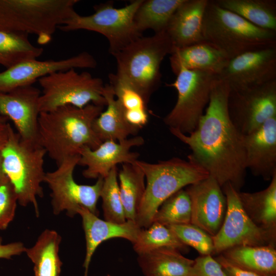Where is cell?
Masks as SVG:
<instances>
[{"label":"cell","instance_id":"cell-29","mask_svg":"<svg viewBox=\"0 0 276 276\" xmlns=\"http://www.w3.org/2000/svg\"><path fill=\"white\" fill-rule=\"evenodd\" d=\"M110 85L121 107L126 120L140 130L148 121L147 103L134 87L114 74L108 76Z\"/></svg>","mask_w":276,"mask_h":276},{"label":"cell","instance_id":"cell-4","mask_svg":"<svg viewBox=\"0 0 276 276\" xmlns=\"http://www.w3.org/2000/svg\"><path fill=\"white\" fill-rule=\"evenodd\" d=\"M204 40L230 60L244 53L276 47V32L260 28L208 0L202 25Z\"/></svg>","mask_w":276,"mask_h":276},{"label":"cell","instance_id":"cell-43","mask_svg":"<svg viewBox=\"0 0 276 276\" xmlns=\"http://www.w3.org/2000/svg\"><path fill=\"white\" fill-rule=\"evenodd\" d=\"M7 119V118L0 115V125L6 124Z\"/></svg>","mask_w":276,"mask_h":276},{"label":"cell","instance_id":"cell-8","mask_svg":"<svg viewBox=\"0 0 276 276\" xmlns=\"http://www.w3.org/2000/svg\"><path fill=\"white\" fill-rule=\"evenodd\" d=\"M143 0H135L122 8H116L113 3H101L94 7V13L82 16L76 13L58 29L63 32L85 30L104 36L113 55L135 39L143 36L134 22L135 13Z\"/></svg>","mask_w":276,"mask_h":276},{"label":"cell","instance_id":"cell-32","mask_svg":"<svg viewBox=\"0 0 276 276\" xmlns=\"http://www.w3.org/2000/svg\"><path fill=\"white\" fill-rule=\"evenodd\" d=\"M43 52L33 44L29 35L0 31V65L6 68L20 62L37 59Z\"/></svg>","mask_w":276,"mask_h":276},{"label":"cell","instance_id":"cell-37","mask_svg":"<svg viewBox=\"0 0 276 276\" xmlns=\"http://www.w3.org/2000/svg\"><path fill=\"white\" fill-rule=\"evenodd\" d=\"M17 194L9 178L4 174L0 175V229L7 228L15 214Z\"/></svg>","mask_w":276,"mask_h":276},{"label":"cell","instance_id":"cell-23","mask_svg":"<svg viewBox=\"0 0 276 276\" xmlns=\"http://www.w3.org/2000/svg\"><path fill=\"white\" fill-rule=\"evenodd\" d=\"M102 94L106 100L107 108L95 119L93 125L98 138L102 142H119L126 140L130 135H135L139 129L131 126L126 120L110 85H104Z\"/></svg>","mask_w":276,"mask_h":276},{"label":"cell","instance_id":"cell-34","mask_svg":"<svg viewBox=\"0 0 276 276\" xmlns=\"http://www.w3.org/2000/svg\"><path fill=\"white\" fill-rule=\"evenodd\" d=\"M191 202L186 190L181 189L163 202L155 214L152 223L168 226L191 223Z\"/></svg>","mask_w":276,"mask_h":276},{"label":"cell","instance_id":"cell-16","mask_svg":"<svg viewBox=\"0 0 276 276\" xmlns=\"http://www.w3.org/2000/svg\"><path fill=\"white\" fill-rule=\"evenodd\" d=\"M191 202V223L215 236L220 228L226 211L222 188L211 176L187 186Z\"/></svg>","mask_w":276,"mask_h":276},{"label":"cell","instance_id":"cell-14","mask_svg":"<svg viewBox=\"0 0 276 276\" xmlns=\"http://www.w3.org/2000/svg\"><path fill=\"white\" fill-rule=\"evenodd\" d=\"M217 77L235 89L276 80V47L249 51L230 59Z\"/></svg>","mask_w":276,"mask_h":276},{"label":"cell","instance_id":"cell-10","mask_svg":"<svg viewBox=\"0 0 276 276\" xmlns=\"http://www.w3.org/2000/svg\"><path fill=\"white\" fill-rule=\"evenodd\" d=\"M174 82L169 84L177 92V100L164 122L169 129L188 134L197 127L208 104L212 83L217 77L212 74L181 69Z\"/></svg>","mask_w":276,"mask_h":276},{"label":"cell","instance_id":"cell-38","mask_svg":"<svg viewBox=\"0 0 276 276\" xmlns=\"http://www.w3.org/2000/svg\"><path fill=\"white\" fill-rule=\"evenodd\" d=\"M194 260V276H227L219 263L211 255H200Z\"/></svg>","mask_w":276,"mask_h":276},{"label":"cell","instance_id":"cell-26","mask_svg":"<svg viewBox=\"0 0 276 276\" xmlns=\"http://www.w3.org/2000/svg\"><path fill=\"white\" fill-rule=\"evenodd\" d=\"M220 254L242 269L262 276H276L275 246H239Z\"/></svg>","mask_w":276,"mask_h":276},{"label":"cell","instance_id":"cell-7","mask_svg":"<svg viewBox=\"0 0 276 276\" xmlns=\"http://www.w3.org/2000/svg\"><path fill=\"white\" fill-rule=\"evenodd\" d=\"M47 152L38 143L22 140L11 126L7 143L1 149L2 169L9 178L21 206L32 204L39 215L37 198L43 196L44 156Z\"/></svg>","mask_w":276,"mask_h":276},{"label":"cell","instance_id":"cell-25","mask_svg":"<svg viewBox=\"0 0 276 276\" xmlns=\"http://www.w3.org/2000/svg\"><path fill=\"white\" fill-rule=\"evenodd\" d=\"M264 190L254 193L238 192L241 204L259 227L276 237V174Z\"/></svg>","mask_w":276,"mask_h":276},{"label":"cell","instance_id":"cell-5","mask_svg":"<svg viewBox=\"0 0 276 276\" xmlns=\"http://www.w3.org/2000/svg\"><path fill=\"white\" fill-rule=\"evenodd\" d=\"M137 165L146 179L145 190L135 222L142 228L149 227L155 214L167 199L185 187L209 176L208 172L197 164L174 157L151 164L137 160Z\"/></svg>","mask_w":276,"mask_h":276},{"label":"cell","instance_id":"cell-9","mask_svg":"<svg viewBox=\"0 0 276 276\" xmlns=\"http://www.w3.org/2000/svg\"><path fill=\"white\" fill-rule=\"evenodd\" d=\"M42 88L39 100L40 112L72 105L82 108L93 103L104 106L102 93L104 85L101 78L90 73H79L74 68L53 73L38 80Z\"/></svg>","mask_w":276,"mask_h":276},{"label":"cell","instance_id":"cell-18","mask_svg":"<svg viewBox=\"0 0 276 276\" xmlns=\"http://www.w3.org/2000/svg\"><path fill=\"white\" fill-rule=\"evenodd\" d=\"M144 142L142 136H136L119 142L106 141L95 149L82 148L78 165L86 167L82 172L83 176L89 179L105 178L117 164L134 163L140 154L130 149L143 145Z\"/></svg>","mask_w":276,"mask_h":276},{"label":"cell","instance_id":"cell-31","mask_svg":"<svg viewBox=\"0 0 276 276\" xmlns=\"http://www.w3.org/2000/svg\"><path fill=\"white\" fill-rule=\"evenodd\" d=\"M185 0H143L137 9L134 22L143 34L146 30L155 33L165 31L173 15Z\"/></svg>","mask_w":276,"mask_h":276},{"label":"cell","instance_id":"cell-1","mask_svg":"<svg viewBox=\"0 0 276 276\" xmlns=\"http://www.w3.org/2000/svg\"><path fill=\"white\" fill-rule=\"evenodd\" d=\"M229 90L227 83L216 77L208 106L196 128L188 134L169 129L191 150L189 160L205 170L221 188L229 183L239 192L245 183L247 169L242 135L228 113Z\"/></svg>","mask_w":276,"mask_h":276},{"label":"cell","instance_id":"cell-20","mask_svg":"<svg viewBox=\"0 0 276 276\" xmlns=\"http://www.w3.org/2000/svg\"><path fill=\"white\" fill-rule=\"evenodd\" d=\"M82 220L86 239V255L84 263L83 276H88L91 258L103 242L113 238H122L134 243L142 230L134 221L127 220L118 224L100 219L88 210L81 208L77 211Z\"/></svg>","mask_w":276,"mask_h":276},{"label":"cell","instance_id":"cell-17","mask_svg":"<svg viewBox=\"0 0 276 276\" xmlns=\"http://www.w3.org/2000/svg\"><path fill=\"white\" fill-rule=\"evenodd\" d=\"M40 95L41 90L33 85L0 93V115L12 121L24 140L38 143Z\"/></svg>","mask_w":276,"mask_h":276},{"label":"cell","instance_id":"cell-22","mask_svg":"<svg viewBox=\"0 0 276 276\" xmlns=\"http://www.w3.org/2000/svg\"><path fill=\"white\" fill-rule=\"evenodd\" d=\"M173 73L182 69L199 71L218 76L229 59L221 51L205 40L180 49H174L169 57Z\"/></svg>","mask_w":276,"mask_h":276},{"label":"cell","instance_id":"cell-36","mask_svg":"<svg viewBox=\"0 0 276 276\" xmlns=\"http://www.w3.org/2000/svg\"><path fill=\"white\" fill-rule=\"evenodd\" d=\"M188 246L196 249L201 256L214 255L212 237L199 227L191 223L168 226Z\"/></svg>","mask_w":276,"mask_h":276},{"label":"cell","instance_id":"cell-6","mask_svg":"<svg viewBox=\"0 0 276 276\" xmlns=\"http://www.w3.org/2000/svg\"><path fill=\"white\" fill-rule=\"evenodd\" d=\"M173 51L166 30L151 36H142L112 55L117 65L115 74L134 87L148 103L160 85L162 62Z\"/></svg>","mask_w":276,"mask_h":276},{"label":"cell","instance_id":"cell-24","mask_svg":"<svg viewBox=\"0 0 276 276\" xmlns=\"http://www.w3.org/2000/svg\"><path fill=\"white\" fill-rule=\"evenodd\" d=\"M137 262L145 276H194V260L175 249L162 248L138 255Z\"/></svg>","mask_w":276,"mask_h":276},{"label":"cell","instance_id":"cell-39","mask_svg":"<svg viewBox=\"0 0 276 276\" xmlns=\"http://www.w3.org/2000/svg\"><path fill=\"white\" fill-rule=\"evenodd\" d=\"M227 276H262L240 268L227 261L221 254L215 258Z\"/></svg>","mask_w":276,"mask_h":276},{"label":"cell","instance_id":"cell-12","mask_svg":"<svg viewBox=\"0 0 276 276\" xmlns=\"http://www.w3.org/2000/svg\"><path fill=\"white\" fill-rule=\"evenodd\" d=\"M222 190L226 199V211L218 233L212 237L214 254L239 246H275L276 237L258 226L244 210L237 191L227 183Z\"/></svg>","mask_w":276,"mask_h":276},{"label":"cell","instance_id":"cell-40","mask_svg":"<svg viewBox=\"0 0 276 276\" xmlns=\"http://www.w3.org/2000/svg\"><path fill=\"white\" fill-rule=\"evenodd\" d=\"M26 247L20 242L4 244L0 236V259H10L14 256L19 255L25 252Z\"/></svg>","mask_w":276,"mask_h":276},{"label":"cell","instance_id":"cell-28","mask_svg":"<svg viewBox=\"0 0 276 276\" xmlns=\"http://www.w3.org/2000/svg\"><path fill=\"white\" fill-rule=\"evenodd\" d=\"M221 7L260 28L276 32L275 0H215Z\"/></svg>","mask_w":276,"mask_h":276},{"label":"cell","instance_id":"cell-11","mask_svg":"<svg viewBox=\"0 0 276 276\" xmlns=\"http://www.w3.org/2000/svg\"><path fill=\"white\" fill-rule=\"evenodd\" d=\"M79 158L80 155L68 157L57 165L56 170L45 173L44 182L51 191V204L55 215L65 211L68 216L72 217L80 208H84L98 216L97 205L104 178H98L93 185L77 183L73 173Z\"/></svg>","mask_w":276,"mask_h":276},{"label":"cell","instance_id":"cell-30","mask_svg":"<svg viewBox=\"0 0 276 276\" xmlns=\"http://www.w3.org/2000/svg\"><path fill=\"white\" fill-rule=\"evenodd\" d=\"M136 162L123 164L118 174L126 220L134 222L145 190V175Z\"/></svg>","mask_w":276,"mask_h":276},{"label":"cell","instance_id":"cell-41","mask_svg":"<svg viewBox=\"0 0 276 276\" xmlns=\"http://www.w3.org/2000/svg\"><path fill=\"white\" fill-rule=\"evenodd\" d=\"M10 125L8 124L0 125V150H1L8 139Z\"/></svg>","mask_w":276,"mask_h":276},{"label":"cell","instance_id":"cell-35","mask_svg":"<svg viewBox=\"0 0 276 276\" xmlns=\"http://www.w3.org/2000/svg\"><path fill=\"white\" fill-rule=\"evenodd\" d=\"M118 174L116 166L104 178L100 197L105 220L122 224L127 220L120 194Z\"/></svg>","mask_w":276,"mask_h":276},{"label":"cell","instance_id":"cell-19","mask_svg":"<svg viewBox=\"0 0 276 276\" xmlns=\"http://www.w3.org/2000/svg\"><path fill=\"white\" fill-rule=\"evenodd\" d=\"M246 169L270 180L276 174V116L252 132L242 135Z\"/></svg>","mask_w":276,"mask_h":276},{"label":"cell","instance_id":"cell-21","mask_svg":"<svg viewBox=\"0 0 276 276\" xmlns=\"http://www.w3.org/2000/svg\"><path fill=\"white\" fill-rule=\"evenodd\" d=\"M208 0H185L170 19L166 32L173 50L204 41L203 19Z\"/></svg>","mask_w":276,"mask_h":276},{"label":"cell","instance_id":"cell-27","mask_svg":"<svg viewBox=\"0 0 276 276\" xmlns=\"http://www.w3.org/2000/svg\"><path fill=\"white\" fill-rule=\"evenodd\" d=\"M60 235L55 231L46 229L35 244L25 252L33 264L35 276H60L62 263L59 256Z\"/></svg>","mask_w":276,"mask_h":276},{"label":"cell","instance_id":"cell-15","mask_svg":"<svg viewBox=\"0 0 276 276\" xmlns=\"http://www.w3.org/2000/svg\"><path fill=\"white\" fill-rule=\"evenodd\" d=\"M97 62L87 52L59 60L31 59L20 62L0 72V93L33 85L39 79L53 73L71 68H95Z\"/></svg>","mask_w":276,"mask_h":276},{"label":"cell","instance_id":"cell-13","mask_svg":"<svg viewBox=\"0 0 276 276\" xmlns=\"http://www.w3.org/2000/svg\"><path fill=\"white\" fill-rule=\"evenodd\" d=\"M227 110L241 135L255 131L276 116V80L245 89L230 88Z\"/></svg>","mask_w":276,"mask_h":276},{"label":"cell","instance_id":"cell-2","mask_svg":"<svg viewBox=\"0 0 276 276\" xmlns=\"http://www.w3.org/2000/svg\"><path fill=\"white\" fill-rule=\"evenodd\" d=\"M103 106L93 103L82 108L72 105L40 112L38 143L57 165L66 158L80 155L81 149H95L102 143L93 128Z\"/></svg>","mask_w":276,"mask_h":276},{"label":"cell","instance_id":"cell-42","mask_svg":"<svg viewBox=\"0 0 276 276\" xmlns=\"http://www.w3.org/2000/svg\"><path fill=\"white\" fill-rule=\"evenodd\" d=\"M4 174L2 169V157L1 154V150H0V175Z\"/></svg>","mask_w":276,"mask_h":276},{"label":"cell","instance_id":"cell-3","mask_svg":"<svg viewBox=\"0 0 276 276\" xmlns=\"http://www.w3.org/2000/svg\"><path fill=\"white\" fill-rule=\"evenodd\" d=\"M79 0H0V31L36 35L49 43L57 29L77 12Z\"/></svg>","mask_w":276,"mask_h":276},{"label":"cell","instance_id":"cell-33","mask_svg":"<svg viewBox=\"0 0 276 276\" xmlns=\"http://www.w3.org/2000/svg\"><path fill=\"white\" fill-rule=\"evenodd\" d=\"M133 245L137 255L162 248H173L180 252H187L189 249V246L171 229L157 223H152L149 227L142 228Z\"/></svg>","mask_w":276,"mask_h":276}]
</instances>
